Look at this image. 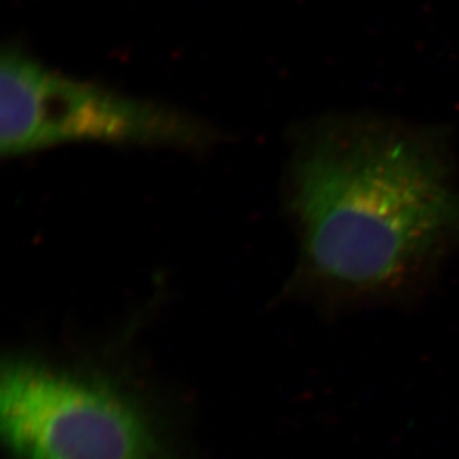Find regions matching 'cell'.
I'll list each match as a JSON object with an SVG mask.
<instances>
[{
	"instance_id": "1",
	"label": "cell",
	"mask_w": 459,
	"mask_h": 459,
	"mask_svg": "<svg viewBox=\"0 0 459 459\" xmlns=\"http://www.w3.org/2000/svg\"><path fill=\"white\" fill-rule=\"evenodd\" d=\"M307 281L332 299L406 295L459 225L436 156L402 135L323 128L296 148L287 183Z\"/></svg>"
},
{
	"instance_id": "2",
	"label": "cell",
	"mask_w": 459,
	"mask_h": 459,
	"mask_svg": "<svg viewBox=\"0 0 459 459\" xmlns=\"http://www.w3.org/2000/svg\"><path fill=\"white\" fill-rule=\"evenodd\" d=\"M0 99L4 158L67 143L201 151L217 139L198 117L49 69L17 45L2 49Z\"/></svg>"
},
{
	"instance_id": "3",
	"label": "cell",
	"mask_w": 459,
	"mask_h": 459,
	"mask_svg": "<svg viewBox=\"0 0 459 459\" xmlns=\"http://www.w3.org/2000/svg\"><path fill=\"white\" fill-rule=\"evenodd\" d=\"M0 431L13 459H171L122 391L27 357L2 364Z\"/></svg>"
}]
</instances>
